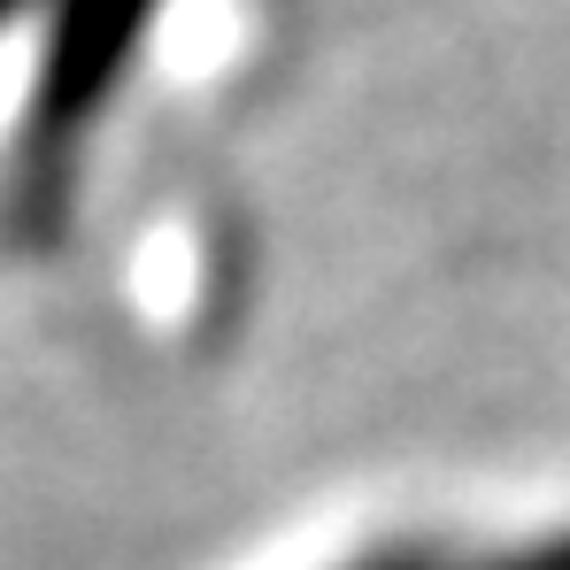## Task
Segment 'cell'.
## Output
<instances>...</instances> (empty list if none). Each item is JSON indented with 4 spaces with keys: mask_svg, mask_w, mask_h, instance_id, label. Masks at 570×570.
<instances>
[{
    "mask_svg": "<svg viewBox=\"0 0 570 570\" xmlns=\"http://www.w3.org/2000/svg\"><path fill=\"white\" fill-rule=\"evenodd\" d=\"M8 8H16V0H0V23H8Z\"/></svg>",
    "mask_w": 570,
    "mask_h": 570,
    "instance_id": "obj_1",
    "label": "cell"
}]
</instances>
